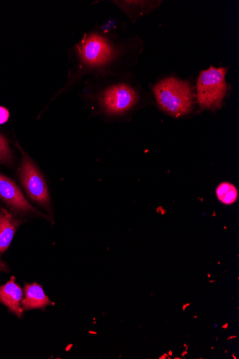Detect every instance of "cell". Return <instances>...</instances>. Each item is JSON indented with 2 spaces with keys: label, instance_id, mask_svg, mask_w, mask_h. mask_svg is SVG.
Instances as JSON below:
<instances>
[{
  "label": "cell",
  "instance_id": "6da1fadb",
  "mask_svg": "<svg viewBox=\"0 0 239 359\" xmlns=\"http://www.w3.org/2000/svg\"><path fill=\"white\" fill-rule=\"evenodd\" d=\"M153 90L158 105L174 117L186 115L192 108V91L185 81L175 78H166Z\"/></svg>",
  "mask_w": 239,
  "mask_h": 359
},
{
  "label": "cell",
  "instance_id": "7a4b0ae2",
  "mask_svg": "<svg viewBox=\"0 0 239 359\" xmlns=\"http://www.w3.org/2000/svg\"><path fill=\"white\" fill-rule=\"evenodd\" d=\"M22 154L21 167L18 170L20 181L30 200L52 213L49 188L45 178L35 164V162L23 150L17 143Z\"/></svg>",
  "mask_w": 239,
  "mask_h": 359
},
{
  "label": "cell",
  "instance_id": "3957f363",
  "mask_svg": "<svg viewBox=\"0 0 239 359\" xmlns=\"http://www.w3.org/2000/svg\"><path fill=\"white\" fill-rule=\"evenodd\" d=\"M227 70L212 67L200 73L197 81V100L202 108L216 109L221 106L227 90Z\"/></svg>",
  "mask_w": 239,
  "mask_h": 359
},
{
  "label": "cell",
  "instance_id": "277c9868",
  "mask_svg": "<svg viewBox=\"0 0 239 359\" xmlns=\"http://www.w3.org/2000/svg\"><path fill=\"white\" fill-rule=\"evenodd\" d=\"M136 91L126 85L120 84L107 89L101 97V104L110 115H119L131 109L137 102Z\"/></svg>",
  "mask_w": 239,
  "mask_h": 359
},
{
  "label": "cell",
  "instance_id": "5b68a950",
  "mask_svg": "<svg viewBox=\"0 0 239 359\" xmlns=\"http://www.w3.org/2000/svg\"><path fill=\"white\" fill-rule=\"evenodd\" d=\"M77 50L84 62L91 67H99L108 62L114 56L108 42L97 34L86 37L77 45Z\"/></svg>",
  "mask_w": 239,
  "mask_h": 359
},
{
  "label": "cell",
  "instance_id": "8992f818",
  "mask_svg": "<svg viewBox=\"0 0 239 359\" xmlns=\"http://www.w3.org/2000/svg\"><path fill=\"white\" fill-rule=\"evenodd\" d=\"M0 198L13 211L21 214H35L47 218L33 206L24 197L17 185L9 177L0 173Z\"/></svg>",
  "mask_w": 239,
  "mask_h": 359
},
{
  "label": "cell",
  "instance_id": "52a82bcc",
  "mask_svg": "<svg viewBox=\"0 0 239 359\" xmlns=\"http://www.w3.org/2000/svg\"><path fill=\"white\" fill-rule=\"evenodd\" d=\"M14 277L3 286H0V303L5 305L10 312L23 317V309L21 302L23 299V292L19 285L15 283Z\"/></svg>",
  "mask_w": 239,
  "mask_h": 359
},
{
  "label": "cell",
  "instance_id": "ba28073f",
  "mask_svg": "<svg viewBox=\"0 0 239 359\" xmlns=\"http://www.w3.org/2000/svg\"><path fill=\"white\" fill-rule=\"evenodd\" d=\"M22 222L5 209L0 210V254H3L10 246L16 231Z\"/></svg>",
  "mask_w": 239,
  "mask_h": 359
},
{
  "label": "cell",
  "instance_id": "9c48e42d",
  "mask_svg": "<svg viewBox=\"0 0 239 359\" xmlns=\"http://www.w3.org/2000/svg\"><path fill=\"white\" fill-rule=\"evenodd\" d=\"M51 305H54V303L47 297L41 286L37 283L25 284V299L21 302L23 311L42 309Z\"/></svg>",
  "mask_w": 239,
  "mask_h": 359
},
{
  "label": "cell",
  "instance_id": "30bf717a",
  "mask_svg": "<svg viewBox=\"0 0 239 359\" xmlns=\"http://www.w3.org/2000/svg\"><path fill=\"white\" fill-rule=\"evenodd\" d=\"M218 199L225 205H232L238 198V191L236 187L229 183L219 185L216 189Z\"/></svg>",
  "mask_w": 239,
  "mask_h": 359
},
{
  "label": "cell",
  "instance_id": "8fae6325",
  "mask_svg": "<svg viewBox=\"0 0 239 359\" xmlns=\"http://www.w3.org/2000/svg\"><path fill=\"white\" fill-rule=\"evenodd\" d=\"M13 159L8 139L0 134V164L11 167L13 164Z\"/></svg>",
  "mask_w": 239,
  "mask_h": 359
},
{
  "label": "cell",
  "instance_id": "7c38bea8",
  "mask_svg": "<svg viewBox=\"0 0 239 359\" xmlns=\"http://www.w3.org/2000/svg\"><path fill=\"white\" fill-rule=\"evenodd\" d=\"M10 117L9 111L5 107L0 106V124L6 123Z\"/></svg>",
  "mask_w": 239,
  "mask_h": 359
},
{
  "label": "cell",
  "instance_id": "4fadbf2b",
  "mask_svg": "<svg viewBox=\"0 0 239 359\" xmlns=\"http://www.w3.org/2000/svg\"><path fill=\"white\" fill-rule=\"evenodd\" d=\"M8 271H9V268L7 266V265H5V264H4L3 262V261L1 259H0V272H8Z\"/></svg>",
  "mask_w": 239,
  "mask_h": 359
},
{
  "label": "cell",
  "instance_id": "5bb4252c",
  "mask_svg": "<svg viewBox=\"0 0 239 359\" xmlns=\"http://www.w3.org/2000/svg\"><path fill=\"white\" fill-rule=\"evenodd\" d=\"M190 303H187L184 304V305H182V311H183V312H186V308H188V306H190Z\"/></svg>",
  "mask_w": 239,
  "mask_h": 359
},
{
  "label": "cell",
  "instance_id": "9a60e30c",
  "mask_svg": "<svg viewBox=\"0 0 239 359\" xmlns=\"http://www.w3.org/2000/svg\"><path fill=\"white\" fill-rule=\"evenodd\" d=\"M168 356V354L167 353H164L162 356H161L158 358L159 359H166Z\"/></svg>",
  "mask_w": 239,
  "mask_h": 359
},
{
  "label": "cell",
  "instance_id": "2e32d148",
  "mask_svg": "<svg viewBox=\"0 0 239 359\" xmlns=\"http://www.w3.org/2000/svg\"><path fill=\"white\" fill-rule=\"evenodd\" d=\"M229 327V323H226L225 324H224V325H222V329H227Z\"/></svg>",
  "mask_w": 239,
  "mask_h": 359
},
{
  "label": "cell",
  "instance_id": "e0dca14e",
  "mask_svg": "<svg viewBox=\"0 0 239 359\" xmlns=\"http://www.w3.org/2000/svg\"><path fill=\"white\" fill-rule=\"evenodd\" d=\"M188 351H183L182 354H181V358L185 359L186 358L185 356L186 355H188Z\"/></svg>",
  "mask_w": 239,
  "mask_h": 359
},
{
  "label": "cell",
  "instance_id": "ac0fdd59",
  "mask_svg": "<svg viewBox=\"0 0 239 359\" xmlns=\"http://www.w3.org/2000/svg\"><path fill=\"white\" fill-rule=\"evenodd\" d=\"M237 338L236 336H231L227 338V340H231V339H234V338Z\"/></svg>",
  "mask_w": 239,
  "mask_h": 359
},
{
  "label": "cell",
  "instance_id": "d6986e66",
  "mask_svg": "<svg viewBox=\"0 0 239 359\" xmlns=\"http://www.w3.org/2000/svg\"><path fill=\"white\" fill-rule=\"evenodd\" d=\"M168 354L169 356L171 357V356H173V351H172L171 350H170V351H168Z\"/></svg>",
  "mask_w": 239,
  "mask_h": 359
},
{
  "label": "cell",
  "instance_id": "ffe728a7",
  "mask_svg": "<svg viewBox=\"0 0 239 359\" xmlns=\"http://www.w3.org/2000/svg\"><path fill=\"white\" fill-rule=\"evenodd\" d=\"M216 280H212V281H209V283H216Z\"/></svg>",
  "mask_w": 239,
  "mask_h": 359
},
{
  "label": "cell",
  "instance_id": "44dd1931",
  "mask_svg": "<svg viewBox=\"0 0 239 359\" xmlns=\"http://www.w3.org/2000/svg\"><path fill=\"white\" fill-rule=\"evenodd\" d=\"M232 357L234 359H237V357L235 356L234 353L232 354Z\"/></svg>",
  "mask_w": 239,
  "mask_h": 359
},
{
  "label": "cell",
  "instance_id": "7402d4cb",
  "mask_svg": "<svg viewBox=\"0 0 239 359\" xmlns=\"http://www.w3.org/2000/svg\"><path fill=\"white\" fill-rule=\"evenodd\" d=\"M207 276H208V277H210H210H212V275L210 273L207 274Z\"/></svg>",
  "mask_w": 239,
  "mask_h": 359
},
{
  "label": "cell",
  "instance_id": "603a6c76",
  "mask_svg": "<svg viewBox=\"0 0 239 359\" xmlns=\"http://www.w3.org/2000/svg\"><path fill=\"white\" fill-rule=\"evenodd\" d=\"M182 358L180 357H174L173 359H181Z\"/></svg>",
  "mask_w": 239,
  "mask_h": 359
},
{
  "label": "cell",
  "instance_id": "cb8c5ba5",
  "mask_svg": "<svg viewBox=\"0 0 239 359\" xmlns=\"http://www.w3.org/2000/svg\"><path fill=\"white\" fill-rule=\"evenodd\" d=\"M185 348H186V351H188V348H189V347H188V346H187V347H185Z\"/></svg>",
  "mask_w": 239,
  "mask_h": 359
},
{
  "label": "cell",
  "instance_id": "d4e9b609",
  "mask_svg": "<svg viewBox=\"0 0 239 359\" xmlns=\"http://www.w3.org/2000/svg\"><path fill=\"white\" fill-rule=\"evenodd\" d=\"M225 354H228L229 352H228V351L226 349V350H225Z\"/></svg>",
  "mask_w": 239,
  "mask_h": 359
},
{
  "label": "cell",
  "instance_id": "484cf974",
  "mask_svg": "<svg viewBox=\"0 0 239 359\" xmlns=\"http://www.w3.org/2000/svg\"><path fill=\"white\" fill-rule=\"evenodd\" d=\"M194 319H198V316H194Z\"/></svg>",
  "mask_w": 239,
  "mask_h": 359
},
{
  "label": "cell",
  "instance_id": "4316f807",
  "mask_svg": "<svg viewBox=\"0 0 239 359\" xmlns=\"http://www.w3.org/2000/svg\"><path fill=\"white\" fill-rule=\"evenodd\" d=\"M187 346H188V345H187L186 344H184V348L186 347Z\"/></svg>",
  "mask_w": 239,
  "mask_h": 359
},
{
  "label": "cell",
  "instance_id": "83f0119b",
  "mask_svg": "<svg viewBox=\"0 0 239 359\" xmlns=\"http://www.w3.org/2000/svg\"><path fill=\"white\" fill-rule=\"evenodd\" d=\"M218 336H216V340H217V341H218Z\"/></svg>",
  "mask_w": 239,
  "mask_h": 359
},
{
  "label": "cell",
  "instance_id": "f1b7e54d",
  "mask_svg": "<svg viewBox=\"0 0 239 359\" xmlns=\"http://www.w3.org/2000/svg\"><path fill=\"white\" fill-rule=\"evenodd\" d=\"M211 349H212V350H214V347H211Z\"/></svg>",
  "mask_w": 239,
  "mask_h": 359
}]
</instances>
